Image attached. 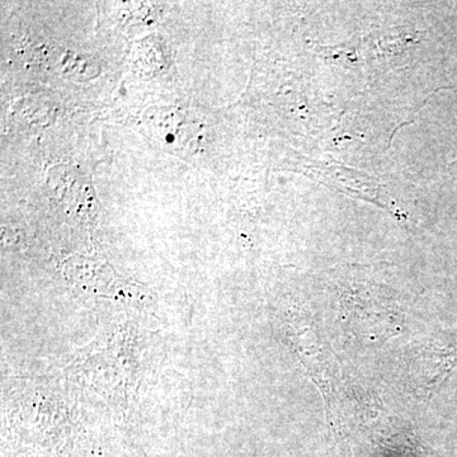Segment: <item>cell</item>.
I'll return each mask as SVG.
<instances>
[{
  "label": "cell",
  "mask_w": 457,
  "mask_h": 457,
  "mask_svg": "<svg viewBox=\"0 0 457 457\" xmlns=\"http://www.w3.org/2000/svg\"><path fill=\"white\" fill-rule=\"evenodd\" d=\"M145 123L153 135L176 153H196L200 147L201 125L198 120L180 110H152L145 114Z\"/></svg>",
  "instance_id": "1"
}]
</instances>
